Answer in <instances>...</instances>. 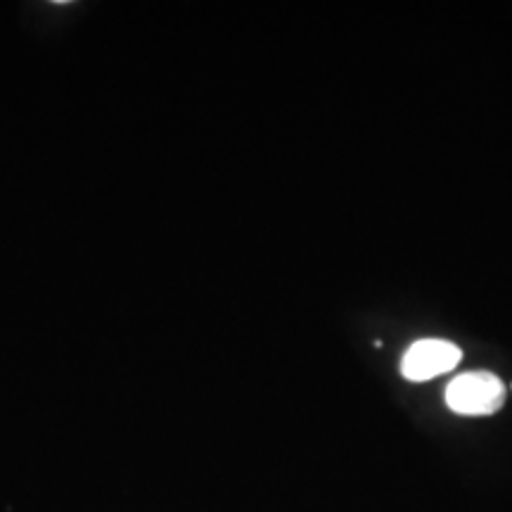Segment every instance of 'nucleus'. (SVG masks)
<instances>
[{"label": "nucleus", "mask_w": 512, "mask_h": 512, "mask_svg": "<svg viewBox=\"0 0 512 512\" xmlns=\"http://www.w3.org/2000/svg\"><path fill=\"white\" fill-rule=\"evenodd\" d=\"M503 401L505 384L486 370L458 375L446 389L448 408L460 415H491L501 411Z\"/></svg>", "instance_id": "f257e3e1"}, {"label": "nucleus", "mask_w": 512, "mask_h": 512, "mask_svg": "<svg viewBox=\"0 0 512 512\" xmlns=\"http://www.w3.org/2000/svg\"><path fill=\"white\" fill-rule=\"evenodd\" d=\"M460 358H463V351L456 344L444 342V339H422L403 354L401 373L411 382H425L456 368Z\"/></svg>", "instance_id": "f03ea898"}]
</instances>
